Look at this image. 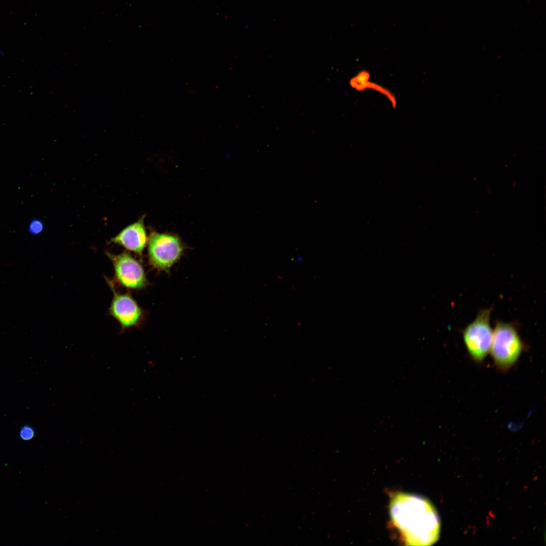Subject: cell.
<instances>
[{
    "instance_id": "4",
    "label": "cell",
    "mask_w": 546,
    "mask_h": 546,
    "mask_svg": "<svg viewBox=\"0 0 546 546\" xmlns=\"http://www.w3.org/2000/svg\"><path fill=\"white\" fill-rule=\"evenodd\" d=\"M148 254L152 265L157 269L168 270L179 258L183 246L173 235L152 233L148 240Z\"/></svg>"
},
{
    "instance_id": "1",
    "label": "cell",
    "mask_w": 546,
    "mask_h": 546,
    "mask_svg": "<svg viewBox=\"0 0 546 546\" xmlns=\"http://www.w3.org/2000/svg\"><path fill=\"white\" fill-rule=\"evenodd\" d=\"M392 525L405 545H430L438 539L440 523L435 509L428 500L416 494H393L389 504Z\"/></svg>"
},
{
    "instance_id": "3",
    "label": "cell",
    "mask_w": 546,
    "mask_h": 546,
    "mask_svg": "<svg viewBox=\"0 0 546 546\" xmlns=\"http://www.w3.org/2000/svg\"><path fill=\"white\" fill-rule=\"evenodd\" d=\"M493 308L480 310L474 320L462 331L463 339L472 359L481 363L490 351L493 330L490 317Z\"/></svg>"
},
{
    "instance_id": "7",
    "label": "cell",
    "mask_w": 546,
    "mask_h": 546,
    "mask_svg": "<svg viewBox=\"0 0 546 546\" xmlns=\"http://www.w3.org/2000/svg\"><path fill=\"white\" fill-rule=\"evenodd\" d=\"M147 241L143 218L124 228L111 240V242L119 244L126 249L140 255Z\"/></svg>"
},
{
    "instance_id": "6",
    "label": "cell",
    "mask_w": 546,
    "mask_h": 546,
    "mask_svg": "<svg viewBox=\"0 0 546 546\" xmlns=\"http://www.w3.org/2000/svg\"><path fill=\"white\" fill-rule=\"evenodd\" d=\"M114 291V296L109 308L110 314L120 324L123 329L138 324L142 310L136 301L129 295L119 294Z\"/></svg>"
},
{
    "instance_id": "2",
    "label": "cell",
    "mask_w": 546,
    "mask_h": 546,
    "mask_svg": "<svg viewBox=\"0 0 546 546\" xmlns=\"http://www.w3.org/2000/svg\"><path fill=\"white\" fill-rule=\"evenodd\" d=\"M525 348L516 324L496 323L489 352L497 369L506 372L512 368Z\"/></svg>"
},
{
    "instance_id": "5",
    "label": "cell",
    "mask_w": 546,
    "mask_h": 546,
    "mask_svg": "<svg viewBox=\"0 0 546 546\" xmlns=\"http://www.w3.org/2000/svg\"><path fill=\"white\" fill-rule=\"evenodd\" d=\"M118 282L124 287L138 289L145 287L147 280L142 265L129 253H107Z\"/></svg>"
},
{
    "instance_id": "10",
    "label": "cell",
    "mask_w": 546,
    "mask_h": 546,
    "mask_svg": "<svg viewBox=\"0 0 546 546\" xmlns=\"http://www.w3.org/2000/svg\"><path fill=\"white\" fill-rule=\"evenodd\" d=\"M42 230L43 224L39 220L35 219L32 220L29 225L28 230L32 235L38 234Z\"/></svg>"
},
{
    "instance_id": "8",
    "label": "cell",
    "mask_w": 546,
    "mask_h": 546,
    "mask_svg": "<svg viewBox=\"0 0 546 546\" xmlns=\"http://www.w3.org/2000/svg\"><path fill=\"white\" fill-rule=\"evenodd\" d=\"M349 86L357 92L371 90L376 92L388 101L391 107L396 108L397 100L395 95L388 88L371 80V74L367 69H361L352 76L349 81Z\"/></svg>"
},
{
    "instance_id": "9",
    "label": "cell",
    "mask_w": 546,
    "mask_h": 546,
    "mask_svg": "<svg viewBox=\"0 0 546 546\" xmlns=\"http://www.w3.org/2000/svg\"><path fill=\"white\" fill-rule=\"evenodd\" d=\"M20 437L24 440L31 439L35 435L34 429L29 426H24L19 432Z\"/></svg>"
}]
</instances>
